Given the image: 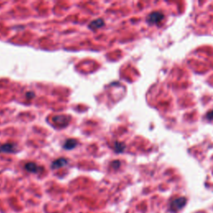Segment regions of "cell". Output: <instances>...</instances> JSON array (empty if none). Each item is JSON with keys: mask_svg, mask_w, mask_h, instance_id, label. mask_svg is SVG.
<instances>
[{"mask_svg": "<svg viewBox=\"0 0 213 213\" xmlns=\"http://www.w3.org/2000/svg\"><path fill=\"white\" fill-rule=\"evenodd\" d=\"M186 203V199L185 198H178V199H176L175 201L172 202L171 204V210L172 211H177L181 207H184Z\"/></svg>", "mask_w": 213, "mask_h": 213, "instance_id": "1", "label": "cell"}, {"mask_svg": "<svg viewBox=\"0 0 213 213\" xmlns=\"http://www.w3.org/2000/svg\"><path fill=\"white\" fill-rule=\"evenodd\" d=\"M16 145L12 142H8L0 147V152L1 153H14L15 152Z\"/></svg>", "mask_w": 213, "mask_h": 213, "instance_id": "2", "label": "cell"}, {"mask_svg": "<svg viewBox=\"0 0 213 213\" xmlns=\"http://www.w3.org/2000/svg\"><path fill=\"white\" fill-rule=\"evenodd\" d=\"M25 169L30 172H38L39 171H42V167H38L37 164L34 162H28L25 165Z\"/></svg>", "mask_w": 213, "mask_h": 213, "instance_id": "3", "label": "cell"}, {"mask_svg": "<svg viewBox=\"0 0 213 213\" xmlns=\"http://www.w3.org/2000/svg\"><path fill=\"white\" fill-rule=\"evenodd\" d=\"M163 16L159 13H154L153 14H151L148 17V22H152V23H157V22H160L162 20V18Z\"/></svg>", "mask_w": 213, "mask_h": 213, "instance_id": "4", "label": "cell"}, {"mask_svg": "<svg viewBox=\"0 0 213 213\" xmlns=\"http://www.w3.org/2000/svg\"><path fill=\"white\" fill-rule=\"evenodd\" d=\"M104 24H105V22H104L103 20L101 19V18H98V19H96V20H94L91 22L89 24V27L91 29H97V28H100L101 27H103Z\"/></svg>", "mask_w": 213, "mask_h": 213, "instance_id": "5", "label": "cell"}, {"mask_svg": "<svg viewBox=\"0 0 213 213\" xmlns=\"http://www.w3.org/2000/svg\"><path fill=\"white\" fill-rule=\"evenodd\" d=\"M67 163V159L65 158H59L58 160L54 161L53 164H52V167L55 169V168H59V167H62L63 166H65L66 164Z\"/></svg>", "mask_w": 213, "mask_h": 213, "instance_id": "6", "label": "cell"}, {"mask_svg": "<svg viewBox=\"0 0 213 213\" xmlns=\"http://www.w3.org/2000/svg\"><path fill=\"white\" fill-rule=\"evenodd\" d=\"M77 144V142L75 139H67L65 143L63 144V148L67 149V150H70V149L75 148Z\"/></svg>", "mask_w": 213, "mask_h": 213, "instance_id": "7", "label": "cell"}, {"mask_svg": "<svg viewBox=\"0 0 213 213\" xmlns=\"http://www.w3.org/2000/svg\"><path fill=\"white\" fill-rule=\"evenodd\" d=\"M115 148H116V151L117 153H121L124 150V144L123 143H121V142H116L115 143Z\"/></svg>", "mask_w": 213, "mask_h": 213, "instance_id": "8", "label": "cell"}, {"mask_svg": "<svg viewBox=\"0 0 213 213\" xmlns=\"http://www.w3.org/2000/svg\"><path fill=\"white\" fill-rule=\"evenodd\" d=\"M207 117L209 119H213V112H211L208 113Z\"/></svg>", "mask_w": 213, "mask_h": 213, "instance_id": "9", "label": "cell"}]
</instances>
